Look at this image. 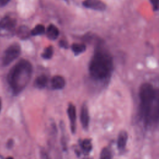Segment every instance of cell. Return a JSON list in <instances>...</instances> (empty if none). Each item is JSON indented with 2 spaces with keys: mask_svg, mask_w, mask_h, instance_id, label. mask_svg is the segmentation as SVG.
Here are the masks:
<instances>
[{
  "mask_svg": "<svg viewBox=\"0 0 159 159\" xmlns=\"http://www.w3.org/2000/svg\"><path fill=\"white\" fill-rule=\"evenodd\" d=\"M1 106H2V102H1V99H0V111L1 110Z\"/></svg>",
  "mask_w": 159,
  "mask_h": 159,
  "instance_id": "cell-25",
  "label": "cell"
},
{
  "mask_svg": "<svg viewBox=\"0 0 159 159\" xmlns=\"http://www.w3.org/2000/svg\"><path fill=\"white\" fill-rule=\"evenodd\" d=\"M41 156H42V159H50L49 156L48 155V154L45 152L44 151H42L41 153Z\"/></svg>",
  "mask_w": 159,
  "mask_h": 159,
  "instance_id": "cell-22",
  "label": "cell"
},
{
  "mask_svg": "<svg viewBox=\"0 0 159 159\" xmlns=\"http://www.w3.org/2000/svg\"><path fill=\"white\" fill-rule=\"evenodd\" d=\"M10 0H0V7L6 6Z\"/></svg>",
  "mask_w": 159,
  "mask_h": 159,
  "instance_id": "cell-23",
  "label": "cell"
},
{
  "mask_svg": "<svg viewBox=\"0 0 159 159\" xmlns=\"http://www.w3.org/2000/svg\"><path fill=\"white\" fill-rule=\"evenodd\" d=\"M45 27L42 24H38L31 30V35L35 36L43 34L45 32Z\"/></svg>",
  "mask_w": 159,
  "mask_h": 159,
  "instance_id": "cell-17",
  "label": "cell"
},
{
  "mask_svg": "<svg viewBox=\"0 0 159 159\" xmlns=\"http://www.w3.org/2000/svg\"><path fill=\"white\" fill-rule=\"evenodd\" d=\"M99 159H111V153L109 148H104L102 149Z\"/></svg>",
  "mask_w": 159,
  "mask_h": 159,
  "instance_id": "cell-19",
  "label": "cell"
},
{
  "mask_svg": "<svg viewBox=\"0 0 159 159\" xmlns=\"http://www.w3.org/2000/svg\"><path fill=\"white\" fill-rule=\"evenodd\" d=\"M80 147L82 152L85 155H88L91 151L93 148L91 139H86L83 140L80 143Z\"/></svg>",
  "mask_w": 159,
  "mask_h": 159,
  "instance_id": "cell-15",
  "label": "cell"
},
{
  "mask_svg": "<svg viewBox=\"0 0 159 159\" xmlns=\"http://www.w3.org/2000/svg\"><path fill=\"white\" fill-rule=\"evenodd\" d=\"M83 5L89 9L96 11H102L106 9V4L101 0H84Z\"/></svg>",
  "mask_w": 159,
  "mask_h": 159,
  "instance_id": "cell-7",
  "label": "cell"
},
{
  "mask_svg": "<svg viewBox=\"0 0 159 159\" xmlns=\"http://www.w3.org/2000/svg\"><path fill=\"white\" fill-rule=\"evenodd\" d=\"M20 46L17 43H14L9 45L2 57V64L4 66H7L14 61L20 54Z\"/></svg>",
  "mask_w": 159,
  "mask_h": 159,
  "instance_id": "cell-4",
  "label": "cell"
},
{
  "mask_svg": "<svg viewBox=\"0 0 159 159\" xmlns=\"http://www.w3.org/2000/svg\"><path fill=\"white\" fill-rule=\"evenodd\" d=\"M13 145V141L12 140H9L7 143V146L8 148H11Z\"/></svg>",
  "mask_w": 159,
  "mask_h": 159,
  "instance_id": "cell-24",
  "label": "cell"
},
{
  "mask_svg": "<svg viewBox=\"0 0 159 159\" xmlns=\"http://www.w3.org/2000/svg\"><path fill=\"white\" fill-rule=\"evenodd\" d=\"M150 2L153 5V9L155 10H157L159 6V0H150Z\"/></svg>",
  "mask_w": 159,
  "mask_h": 159,
  "instance_id": "cell-20",
  "label": "cell"
},
{
  "mask_svg": "<svg viewBox=\"0 0 159 159\" xmlns=\"http://www.w3.org/2000/svg\"><path fill=\"white\" fill-rule=\"evenodd\" d=\"M86 45L84 43H73L71 45V50L75 55H78L86 50Z\"/></svg>",
  "mask_w": 159,
  "mask_h": 159,
  "instance_id": "cell-16",
  "label": "cell"
},
{
  "mask_svg": "<svg viewBox=\"0 0 159 159\" xmlns=\"http://www.w3.org/2000/svg\"><path fill=\"white\" fill-rule=\"evenodd\" d=\"M48 83V78L45 75L39 76L34 81V86L39 89L44 88Z\"/></svg>",
  "mask_w": 159,
  "mask_h": 159,
  "instance_id": "cell-14",
  "label": "cell"
},
{
  "mask_svg": "<svg viewBox=\"0 0 159 159\" xmlns=\"http://www.w3.org/2000/svg\"><path fill=\"white\" fill-rule=\"evenodd\" d=\"M155 89L153 86L147 83L142 84L139 89L140 106L148 105L154 98Z\"/></svg>",
  "mask_w": 159,
  "mask_h": 159,
  "instance_id": "cell-5",
  "label": "cell"
},
{
  "mask_svg": "<svg viewBox=\"0 0 159 159\" xmlns=\"http://www.w3.org/2000/svg\"><path fill=\"white\" fill-rule=\"evenodd\" d=\"M17 24L16 19L10 16H6L0 20V35H6L14 32Z\"/></svg>",
  "mask_w": 159,
  "mask_h": 159,
  "instance_id": "cell-6",
  "label": "cell"
},
{
  "mask_svg": "<svg viewBox=\"0 0 159 159\" xmlns=\"http://www.w3.org/2000/svg\"><path fill=\"white\" fill-rule=\"evenodd\" d=\"M53 54V48L52 46H49L43 50L42 57L45 59H50L52 58Z\"/></svg>",
  "mask_w": 159,
  "mask_h": 159,
  "instance_id": "cell-18",
  "label": "cell"
},
{
  "mask_svg": "<svg viewBox=\"0 0 159 159\" xmlns=\"http://www.w3.org/2000/svg\"><path fill=\"white\" fill-rule=\"evenodd\" d=\"M80 121L82 127L84 129H87L89 126V116L88 106L86 104H83L81 108L80 111Z\"/></svg>",
  "mask_w": 159,
  "mask_h": 159,
  "instance_id": "cell-9",
  "label": "cell"
},
{
  "mask_svg": "<svg viewBox=\"0 0 159 159\" xmlns=\"http://www.w3.org/2000/svg\"><path fill=\"white\" fill-rule=\"evenodd\" d=\"M46 34L49 39L55 40L59 35V30L55 25L50 24L47 29Z\"/></svg>",
  "mask_w": 159,
  "mask_h": 159,
  "instance_id": "cell-12",
  "label": "cell"
},
{
  "mask_svg": "<svg viewBox=\"0 0 159 159\" xmlns=\"http://www.w3.org/2000/svg\"><path fill=\"white\" fill-rule=\"evenodd\" d=\"M67 113L70 122L71 131L73 134H75L76 129V107L73 104H70L68 106Z\"/></svg>",
  "mask_w": 159,
  "mask_h": 159,
  "instance_id": "cell-8",
  "label": "cell"
},
{
  "mask_svg": "<svg viewBox=\"0 0 159 159\" xmlns=\"http://www.w3.org/2000/svg\"><path fill=\"white\" fill-rule=\"evenodd\" d=\"M128 139V134L125 130H122L119 132L117 138V147L120 150L125 148Z\"/></svg>",
  "mask_w": 159,
  "mask_h": 159,
  "instance_id": "cell-11",
  "label": "cell"
},
{
  "mask_svg": "<svg viewBox=\"0 0 159 159\" xmlns=\"http://www.w3.org/2000/svg\"><path fill=\"white\" fill-rule=\"evenodd\" d=\"M17 34L18 37L20 39H28L31 35V31L29 30V29L25 25H22L19 27V29L17 30Z\"/></svg>",
  "mask_w": 159,
  "mask_h": 159,
  "instance_id": "cell-13",
  "label": "cell"
},
{
  "mask_svg": "<svg viewBox=\"0 0 159 159\" xmlns=\"http://www.w3.org/2000/svg\"><path fill=\"white\" fill-rule=\"evenodd\" d=\"M112 69L110 54L102 47H98L89 65L90 76L96 81H104L110 76Z\"/></svg>",
  "mask_w": 159,
  "mask_h": 159,
  "instance_id": "cell-1",
  "label": "cell"
},
{
  "mask_svg": "<svg viewBox=\"0 0 159 159\" xmlns=\"http://www.w3.org/2000/svg\"><path fill=\"white\" fill-rule=\"evenodd\" d=\"M83 159H91V158H84Z\"/></svg>",
  "mask_w": 159,
  "mask_h": 159,
  "instance_id": "cell-27",
  "label": "cell"
},
{
  "mask_svg": "<svg viewBox=\"0 0 159 159\" xmlns=\"http://www.w3.org/2000/svg\"><path fill=\"white\" fill-rule=\"evenodd\" d=\"M6 159H14V158L12 157H8L6 158Z\"/></svg>",
  "mask_w": 159,
  "mask_h": 159,
  "instance_id": "cell-26",
  "label": "cell"
},
{
  "mask_svg": "<svg viewBox=\"0 0 159 159\" xmlns=\"http://www.w3.org/2000/svg\"><path fill=\"white\" fill-rule=\"evenodd\" d=\"M65 86L64 78L60 75L54 76L51 80V86L53 89H61Z\"/></svg>",
  "mask_w": 159,
  "mask_h": 159,
  "instance_id": "cell-10",
  "label": "cell"
},
{
  "mask_svg": "<svg viewBox=\"0 0 159 159\" xmlns=\"http://www.w3.org/2000/svg\"><path fill=\"white\" fill-rule=\"evenodd\" d=\"M59 45L61 48H68V43L65 40H60L59 42Z\"/></svg>",
  "mask_w": 159,
  "mask_h": 159,
  "instance_id": "cell-21",
  "label": "cell"
},
{
  "mask_svg": "<svg viewBox=\"0 0 159 159\" xmlns=\"http://www.w3.org/2000/svg\"><path fill=\"white\" fill-rule=\"evenodd\" d=\"M140 115L144 122L150 125L159 123V89L155 90L153 100L147 106H140Z\"/></svg>",
  "mask_w": 159,
  "mask_h": 159,
  "instance_id": "cell-3",
  "label": "cell"
},
{
  "mask_svg": "<svg viewBox=\"0 0 159 159\" xmlns=\"http://www.w3.org/2000/svg\"><path fill=\"white\" fill-rule=\"evenodd\" d=\"M32 74V66L25 59L20 60L10 70L7 82L14 95L20 93L29 83Z\"/></svg>",
  "mask_w": 159,
  "mask_h": 159,
  "instance_id": "cell-2",
  "label": "cell"
}]
</instances>
